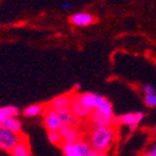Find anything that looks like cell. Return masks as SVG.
Here are the masks:
<instances>
[{
	"instance_id": "obj_1",
	"label": "cell",
	"mask_w": 156,
	"mask_h": 156,
	"mask_svg": "<svg viewBox=\"0 0 156 156\" xmlns=\"http://www.w3.org/2000/svg\"><path fill=\"white\" fill-rule=\"evenodd\" d=\"M116 139V126H96L87 133V142L96 152H108Z\"/></svg>"
},
{
	"instance_id": "obj_23",
	"label": "cell",
	"mask_w": 156,
	"mask_h": 156,
	"mask_svg": "<svg viewBox=\"0 0 156 156\" xmlns=\"http://www.w3.org/2000/svg\"><path fill=\"white\" fill-rule=\"evenodd\" d=\"M154 131H155V134H156V126H155V129H154Z\"/></svg>"
},
{
	"instance_id": "obj_16",
	"label": "cell",
	"mask_w": 156,
	"mask_h": 156,
	"mask_svg": "<svg viewBox=\"0 0 156 156\" xmlns=\"http://www.w3.org/2000/svg\"><path fill=\"white\" fill-rule=\"evenodd\" d=\"M3 127L10 130V131L15 133V134L21 135V121L18 120L16 118H9V119L3 124Z\"/></svg>"
},
{
	"instance_id": "obj_12",
	"label": "cell",
	"mask_w": 156,
	"mask_h": 156,
	"mask_svg": "<svg viewBox=\"0 0 156 156\" xmlns=\"http://www.w3.org/2000/svg\"><path fill=\"white\" fill-rule=\"evenodd\" d=\"M59 118L62 122L64 126H74V127H79L81 125V120L74 115V112L71 110H66V111H61L58 112Z\"/></svg>"
},
{
	"instance_id": "obj_22",
	"label": "cell",
	"mask_w": 156,
	"mask_h": 156,
	"mask_svg": "<svg viewBox=\"0 0 156 156\" xmlns=\"http://www.w3.org/2000/svg\"><path fill=\"white\" fill-rule=\"evenodd\" d=\"M73 87H74V90H75V91H77V90H80V87H81V85H80V83H74V85H73Z\"/></svg>"
},
{
	"instance_id": "obj_15",
	"label": "cell",
	"mask_w": 156,
	"mask_h": 156,
	"mask_svg": "<svg viewBox=\"0 0 156 156\" xmlns=\"http://www.w3.org/2000/svg\"><path fill=\"white\" fill-rule=\"evenodd\" d=\"M44 106L40 104H33V105H29L23 110V115L25 118H36L39 115H44Z\"/></svg>"
},
{
	"instance_id": "obj_18",
	"label": "cell",
	"mask_w": 156,
	"mask_h": 156,
	"mask_svg": "<svg viewBox=\"0 0 156 156\" xmlns=\"http://www.w3.org/2000/svg\"><path fill=\"white\" fill-rule=\"evenodd\" d=\"M144 101L147 108H151V109L156 108V94L155 95H145Z\"/></svg>"
},
{
	"instance_id": "obj_9",
	"label": "cell",
	"mask_w": 156,
	"mask_h": 156,
	"mask_svg": "<svg viewBox=\"0 0 156 156\" xmlns=\"http://www.w3.org/2000/svg\"><path fill=\"white\" fill-rule=\"evenodd\" d=\"M71 111L74 112L75 116H77L80 120H86L90 118V115L93 112L89 111L87 109L84 108V105L80 102L79 94H73V100H71Z\"/></svg>"
},
{
	"instance_id": "obj_13",
	"label": "cell",
	"mask_w": 156,
	"mask_h": 156,
	"mask_svg": "<svg viewBox=\"0 0 156 156\" xmlns=\"http://www.w3.org/2000/svg\"><path fill=\"white\" fill-rule=\"evenodd\" d=\"M20 114L19 108L14 105L9 106H2L0 108V126H3V124L9 119V118H16Z\"/></svg>"
},
{
	"instance_id": "obj_19",
	"label": "cell",
	"mask_w": 156,
	"mask_h": 156,
	"mask_svg": "<svg viewBox=\"0 0 156 156\" xmlns=\"http://www.w3.org/2000/svg\"><path fill=\"white\" fill-rule=\"evenodd\" d=\"M142 90H144V94H145V95H155V94H156L155 87H154L152 85H149V84H146V85L142 86Z\"/></svg>"
},
{
	"instance_id": "obj_3",
	"label": "cell",
	"mask_w": 156,
	"mask_h": 156,
	"mask_svg": "<svg viewBox=\"0 0 156 156\" xmlns=\"http://www.w3.org/2000/svg\"><path fill=\"white\" fill-rule=\"evenodd\" d=\"M24 139V136L15 134L10 130L0 126V150H4L8 152H11L19 142Z\"/></svg>"
},
{
	"instance_id": "obj_4",
	"label": "cell",
	"mask_w": 156,
	"mask_h": 156,
	"mask_svg": "<svg viewBox=\"0 0 156 156\" xmlns=\"http://www.w3.org/2000/svg\"><path fill=\"white\" fill-rule=\"evenodd\" d=\"M144 116L145 115H144V112H142V111L126 112V114H122V115H119V116H115L114 125L115 126H118V125H126L131 130H134L142 121Z\"/></svg>"
},
{
	"instance_id": "obj_21",
	"label": "cell",
	"mask_w": 156,
	"mask_h": 156,
	"mask_svg": "<svg viewBox=\"0 0 156 156\" xmlns=\"http://www.w3.org/2000/svg\"><path fill=\"white\" fill-rule=\"evenodd\" d=\"M71 6H73L71 3H62V4H61V8H62L64 10H70Z\"/></svg>"
},
{
	"instance_id": "obj_10",
	"label": "cell",
	"mask_w": 156,
	"mask_h": 156,
	"mask_svg": "<svg viewBox=\"0 0 156 156\" xmlns=\"http://www.w3.org/2000/svg\"><path fill=\"white\" fill-rule=\"evenodd\" d=\"M94 21H95L94 15L85 11L75 12V14L70 16V23L74 24L75 27H89V25L94 24Z\"/></svg>"
},
{
	"instance_id": "obj_7",
	"label": "cell",
	"mask_w": 156,
	"mask_h": 156,
	"mask_svg": "<svg viewBox=\"0 0 156 156\" xmlns=\"http://www.w3.org/2000/svg\"><path fill=\"white\" fill-rule=\"evenodd\" d=\"M44 125L45 129L48 130V133H58L64 126L59 118V114L48 108L44 112Z\"/></svg>"
},
{
	"instance_id": "obj_5",
	"label": "cell",
	"mask_w": 156,
	"mask_h": 156,
	"mask_svg": "<svg viewBox=\"0 0 156 156\" xmlns=\"http://www.w3.org/2000/svg\"><path fill=\"white\" fill-rule=\"evenodd\" d=\"M71 100H73V93L58 95L48 102V109H51L56 112L71 110Z\"/></svg>"
},
{
	"instance_id": "obj_20",
	"label": "cell",
	"mask_w": 156,
	"mask_h": 156,
	"mask_svg": "<svg viewBox=\"0 0 156 156\" xmlns=\"http://www.w3.org/2000/svg\"><path fill=\"white\" fill-rule=\"evenodd\" d=\"M142 156H156V141L144 152V155H142Z\"/></svg>"
},
{
	"instance_id": "obj_8",
	"label": "cell",
	"mask_w": 156,
	"mask_h": 156,
	"mask_svg": "<svg viewBox=\"0 0 156 156\" xmlns=\"http://www.w3.org/2000/svg\"><path fill=\"white\" fill-rule=\"evenodd\" d=\"M59 133L62 139V144H74V142H77L83 139L79 129L74 126H62Z\"/></svg>"
},
{
	"instance_id": "obj_11",
	"label": "cell",
	"mask_w": 156,
	"mask_h": 156,
	"mask_svg": "<svg viewBox=\"0 0 156 156\" xmlns=\"http://www.w3.org/2000/svg\"><path fill=\"white\" fill-rule=\"evenodd\" d=\"M89 121L91 124V127H96V126H109V125H114L115 118H110L106 116L99 111H93V114L90 115Z\"/></svg>"
},
{
	"instance_id": "obj_14",
	"label": "cell",
	"mask_w": 156,
	"mask_h": 156,
	"mask_svg": "<svg viewBox=\"0 0 156 156\" xmlns=\"http://www.w3.org/2000/svg\"><path fill=\"white\" fill-rule=\"evenodd\" d=\"M10 155L11 156H33L27 137L24 136V139L19 142V144L14 149H12V151L10 152Z\"/></svg>"
},
{
	"instance_id": "obj_17",
	"label": "cell",
	"mask_w": 156,
	"mask_h": 156,
	"mask_svg": "<svg viewBox=\"0 0 156 156\" xmlns=\"http://www.w3.org/2000/svg\"><path fill=\"white\" fill-rule=\"evenodd\" d=\"M48 139L53 145H59V146L62 145V139H61V135L59 131L58 133H48Z\"/></svg>"
},
{
	"instance_id": "obj_6",
	"label": "cell",
	"mask_w": 156,
	"mask_h": 156,
	"mask_svg": "<svg viewBox=\"0 0 156 156\" xmlns=\"http://www.w3.org/2000/svg\"><path fill=\"white\" fill-rule=\"evenodd\" d=\"M79 99H80V102L84 105V108L93 112L100 108V105L106 98H104L102 95L96 93H84V94H79Z\"/></svg>"
},
{
	"instance_id": "obj_2",
	"label": "cell",
	"mask_w": 156,
	"mask_h": 156,
	"mask_svg": "<svg viewBox=\"0 0 156 156\" xmlns=\"http://www.w3.org/2000/svg\"><path fill=\"white\" fill-rule=\"evenodd\" d=\"M60 147L64 156H108V152H96L84 137L74 144H62Z\"/></svg>"
}]
</instances>
